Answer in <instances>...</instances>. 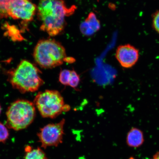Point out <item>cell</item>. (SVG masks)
Returning <instances> with one entry per match:
<instances>
[{
  "mask_svg": "<svg viewBox=\"0 0 159 159\" xmlns=\"http://www.w3.org/2000/svg\"><path fill=\"white\" fill-rule=\"evenodd\" d=\"M76 7H68L63 0H39L37 15L40 29L52 37L62 33L66 23L65 18L72 15Z\"/></svg>",
  "mask_w": 159,
  "mask_h": 159,
  "instance_id": "obj_1",
  "label": "cell"
},
{
  "mask_svg": "<svg viewBox=\"0 0 159 159\" xmlns=\"http://www.w3.org/2000/svg\"><path fill=\"white\" fill-rule=\"evenodd\" d=\"M41 72L33 63L23 60L8 71V80L13 88L23 93L34 92L44 83Z\"/></svg>",
  "mask_w": 159,
  "mask_h": 159,
  "instance_id": "obj_2",
  "label": "cell"
},
{
  "mask_svg": "<svg viewBox=\"0 0 159 159\" xmlns=\"http://www.w3.org/2000/svg\"><path fill=\"white\" fill-rule=\"evenodd\" d=\"M35 62L43 69H52L66 61L65 49L62 45L52 39H43L39 41L34 51Z\"/></svg>",
  "mask_w": 159,
  "mask_h": 159,
  "instance_id": "obj_3",
  "label": "cell"
},
{
  "mask_svg": "<svg viewBox=\"0 0 159 159\" xmlns=\"http://www.w3.org/2000/svg\"><path fill=\"white\" fill-rule=\"evenodd\" d=\"M6 125L16 131L27 128L34 120L36 108L34 103L25 99L15 101L10 105L7 113Z\"/></svg>",
  "mask_w": 159,
  "mask_h": 159,
  "instance_id": "obj_4",
  "label": "cell"
},
{
  "mask_svg": "<svg viewBox=\"0 0 159 159\" xmlns=\"http://www.w3.org/2000/svg\"><path fill=\"white\" fill-rule=\"evenodd\" d=\"M34 104L41 116L53 119L70 109L65 104L64 99L58 91L46 90L38 93L35 97Z\"/></svg>",
  "mask_w": 159,
  "mask_h": 159,
  "instance_id": "obj_5",
  "label": "cell"
},
{
  "mask_svg": "<svg viewBox=\"0 0 159 159\" xmlns=\"http://www.w3.org/2000/svg\"><path fill=\"white\" fill-rule=\"evenodd\" d=\"M65 122L63 119L59 122L48 124L40 129L37 136L42 148L57 147L62 143Z\"/></svg>",
  "mask_w": 159,
  "mask_h": 159,
  "instance_id": "obj_6",
  "label": "cell"
},
{
  "mask_svg": "<svg viewBox=\"0 0 159 159\" xmlns=\"http://www.w3.org/2000/svg\"><path fill=\"white\" fill-rule=\"evenodd\" d=\"M36 11V6L30 0H16L10 4L7 13L13 19L29 22L32 20Z\"/></svg>",
  "mask_w": 159,
  "mask_h": 159,
  "instance_id": "obj_7",
  "label": "cell"
},
{
  "mask_svg": "<svg viewBox=\"0 0 159 159\" xmlns=\"http://www.w3.org/2000/svg\"><path fill=\"white\" fill-rule=\"evenodd\" d=\"M115 57L123 68H130L134 66L138 61L139 51L130 44L121 45L117 48Z\"/></svg>",
  "mask_w": 159,
  "mask_h": 159,
  "instance_id": "obj_8",
  "label": "cell"
},
{
  "mask_svg": "<svg viewBox=\"0 0 159 159\" xmlns=\"http://www.w3.org/2000/svg\"><path fill=\"white\" fill-rule=\"evenodd\" d=\"M100 21L93 12L89 13L85 21L80 25V30L85 36L92 35L100 29Z\"/></svg>",
  "mask_w": 159,
  "mask_h": 159,
  "instance_id": "obj_9",
  "label": "cell"
},
{
  "mask_svg": "<svg viewBox=\"0 0 159 159\" xmlns=\"http://www.w3.org/2000/svg\"><path fill=\"white\" fill-rule=\"evenodd\" d=\"M144 142L143 133L140 129L132 128L127 135L126 143L129 147L133 148L140 147Z\"/></svg>",
  "mask_w": 159,
  "mask_h": 159,
  "instance_id": "obj_10",
  "label": "cell"
},
{
  "mask_svg": "<svg viewBox=\"0 0 159 159\" xmlns=\"http://www.w3.org/2000/svg\"><path fill=\"white\" fill-rule=\"evenodd\" d=\"M25 154L23 159H49L41 148H33L28 146L25 148Z\"/></svg>",
  "mask_w": 159,
  "mask_h": 159,
  "instance_id": "obj_11",
  "label": "cell"
},
{
  "mask_svg": "<svg viewBox=\"0 0 159 159\" xmlns=\"http://www.w3.org/2000/svg\"><path fill=\"white\" fill-rule=\"evenodd\" d=\"M5 29L7 30L6 33L11 38L13 41H21L24 40L19 30L15 26L10 25L8 24H6L4 26Z\"/></svg>",
  "mask_w": 159,
  "mask_h": 159,
  "instance_id": "obj_12",
  "label": "cell"
},
{
  "mask_svg": "<svg viewBox=\"0 0 159 159\" xmlns=\"http://www.w3.org/2000/svg\"><path fill=\"white\" fill-rule=\"evenodd\" d=\"M10 4V0H0V19L9 16L7 11Z\"/></svg>",
  "mask_w": 159,
  "mask_h": 159,
  "instance_id": "obj_13",
  "label": "cell"
},
{
  "mask_svg": "<svg viewBox=\"0 0 159 159\" xmlns=\"http://www.w3.org/2000/svg\"><path fill=\"white\" fill-rule=\"evenodd\" d=\"M71 71L68 69H64L60 73L59 81L61 84L65 85H68Z\"/></svg>",
  "mask_w": 159,
  "mask_h": 159,
  "instance_id": "obj_14",
  "label": "cell"
},
{
  "mask_svg": "<svg viewBox=\"0 0 159 159\" xmlns=\"http://www.w3.org/2000/svg\"><path fill=\"white\" fill-rule=\"evenodd\" d=\"M80 81V77L79 75L74 70H71L68 86L73 88H75L78 86Z\"/></svg>",
  "mask_w": 159,
  "mask_h": 159,
  "instance_id": "obj_15",
  "label": "cell"
},
{
  "mask_svg": "<svg viewBox=\"0 0 159 159\" xmlns=\"http://www.w3.org/2000/svg\"><path fill=\"white\" fill-rule=\"evenodd\" d=\"M9 133L4 125L0 122V143H4L9 139Z\"/></svg>",
  "mask_w": 159,
  "mask_h": 159,
  "instance_id": "obj_16",
  "label": "cell"
},
{
  "mask_svg": "<svg viewBox=\"0 0 159 159\" xmlns=\"http://www.w3.org/2000/svg\"><path fill=\"white\" fill-rule=\"evenodd\" d=\"M152 27L159 34V10L155 12L152 15Z\"/></svg>",
  "mask_w": 159,
  "mask_h": 159,
  "instance_id": "obj_17",
  "label": "cell"
},
{
  "mask_svg": "<svg viewBox=\"0 0 159 159\" xmlns=\"http://www.w3.org/2000/svg\"><path fill=\"white\" fill-rule=\"evenodd\" d=\"M151 159H159V152H157L154 154L152 158Z\"/></svg>",
  "mask_w": 159,
  "mask_h": 159,
  "instance_id": "obj_18",
  "label": "cell"
},
{
  "mask_svg": "<svg viewBox=\"0 0 159 159\" xmlns=\"http://www.w3.org/2000/svg\"><path fill=\"white\" fill-rule=\"evenodd\" d=\"M16 1V0H10V4H11V3L13 1Z\"/></svg>",
  "mask_w": 159,
  "mask_h": 159,
  "instance_id": "obj_19",
  "label": "cell"
},
{
  "mask_svg": "<svg viewBox=\"0 0 159 159\" xmlns=\"http://www.w3.org/2000/svg\"><path fill=\"white\" fill-rule=\"evenodd\" d=\"M1 111H2L1 107V105H0V115H1Z\"/></svg>",
  "mask_w": 159,
  "mask_h": 159,
  "instance_id": "obj_20",
  "label": "cell"
},
{
  "mask_svg": "<svg viewBox=\"0 0 159 159\" xmlns=\"http://www.w3.org/2000/svg\"><path fill=\"white\" fill-rule=\"evenodd\" d=\"M99 0H97V1H99Z\"/></svg>",
  "mask_w": 159,
  "mask_h": 159,
  "instance_id": "obj_21",
  "label": "cell"
}]
</instances>
